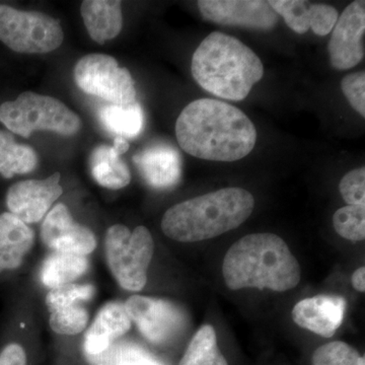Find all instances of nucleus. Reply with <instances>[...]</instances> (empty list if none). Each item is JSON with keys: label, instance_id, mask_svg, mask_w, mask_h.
Returning <instances> with one entry per match:
<instances>
[{"label": "nucleus", "instance_id": "f257e3e1", "mask_svg": "<svg viewBox=\"0 0 365 365\" xmlns=\"http://www.w3.org/2000/svg\"><path fill=\"white\" fill-rule=\"evenodd\" d=\"M176 137L182 150L193 157L235 162L254 150L257 130L242 110L222 101L200 98L178 117Z\"/></svg>", "mask_w": 365, "mask_h": 365}, {"label": "nucleus", "instance_id": "f03ea898", "mask_svg": "<svg viewBox=\"0 0 365 365\" xmlns=\"http://www.w3.org/2000/svg\"><path fill=\"white\" fill-rule=\"evenodd\" d=\"M222 275L232 290L265 288L287 292L299 285V261L277 235L259 232L242 237L225 254Z\"/></svg>", "mask_w": 365, "mask_h": 365}, {"label": "nucleus", "instance_id": "7ed1b4c3", "mask_svg": "<svg viewBox=\"0 0 365 365\" xmlns=\"http://www.w3.org/2000/svg\"><path fill=\"white\" fill-rule=\"evenodd\" d=\"M191 71L208 93L225 100L242 101L263 78L264 66L258 55L241 41L213 32L194 52Z\"/></svg>", "mask_w": 365, "mask_h": 365}, {"label": "nucleus", "instance_id": "20e7f679", "mask_svg": "<svg viewBox=\"0 0 365 365\" xmlns=\"http://www.w3.org/2000/svg\"><path fill=\"white\" fill-rule=\"evenodd\" d=\"M254 196L242 188H225L176 204L163 215L162 230L170 239L196 242L213 239L246 222Z\"/></svg>", "mask_w": 365, "mask_h": 365}, {"label": "nucleus", "instance_id": "39448f33", "mask_svg": "<svg viewBox=\"0 0 365 365\" xmlns=\"http://www.w3.org/2000/svg\"><path fill=\"white\" fill-rule=\"evenodd\" d=\"M0 122L11 133L28 138L35 131L74 136L81 131V118L61 101L33 91L21 93L0 106Z\"/></svg>", "mask_w": 365, "mask_h": 365}, {"label": "nucleus", "instance_id": "423d86ee", "mask_svg": "<svg viewBox=\"0 0 365 365\" xmlns=\"http://www.w3.org/2000/svg\"><path fill=\"white\" fill-rule=\"evenodd\" d=\"M105 245L110 270L120 287L129 292L143 289L155 251L150 230L139 225L131 232L115 225L108 230Z\"/></svg>", "mask_w": 365, "mask_h": 365}, {"label": "nucleus", "instance_id": "0eeeda50", "mask_svg": "<svg viewBox=\"0 0 365 365\" xmlns=\"http://www.w3.org/2000/svg\"><path fill=\"white\" fill-rule=\"evenodd\" d=\"M64 40L59 21L40 11H25L0 4V41L21 54H46Z\"/></svg>", "mask_w": 365, "mask_h": 365}, {"label": "nucleus", "instance_id": "6e6552de", "mask_svg": "<svg viewBox=\"0 0 365 365\" xmlns=\"http://www.w3.org/2000/svg\"><path fill=\"white\" fill-rule=\"evenodd\" d=\"M74 81L81 91L111 103L125 106L136 102L135 83L127 68L119 67L110 55L93 53L79 59Z\"/></svg>", "mask_w": 365, "mask_h": 365}, {"label": "nucleus", "instance_id": "1a4fd4ad", "mask_svg": "<svg viewBox=\"0 0 365 365\" xmlns=\"http://www.w3.org/2000/svg\"><path fill=\"white\" fill-rule=\"evenodd\" d=\"M139 332L153 344H163L181 330V309L168 300L133 295L124 304Z\"/></svg>", "mask_w": 365, "mask_h": 365}, {"label": "nucleus", "instance_id": "9d476101", "mask_svg": "<svg viewBox=\"0 0 365 365\" xmlns=\"http://www.w3.org/2000/svg\"><path fill=\"white\" fill-rule=\"evenodd\" d=\"M365 2L353 1L338 18L329 41L331 64L337 71L359 66L364 58Z\"/></svg>", "mask_w": 365, "mask_h": 365}, {"label": "nucleus", "instance_id": "9b49d317", "mask_svg": "<svg viewBox=\"0 0 365 365\" xmlns=\"http://www.w3.org/2000/svg\"><path fill=\"white\" fill-rule=\"evenodd\" d=\"M197 4L203 18L217 25L269 31L278 23V14L263 0H200Z\"/></svg>", "mask_w": 365, "mask_h": 365}, {"label": "nucleus", "instance_id": "f8f14e48", "mask_svg": "<svg viewBox=\"0 0 365 365\" xmlns=\"http://www.w3.org/2000/svg\"><path fill=\"white\" fill-rule=\"evenodd\" d=\"M43 242L58 253L86 256L95 251L97 240L90 228L74 222L71 211L59 203L49 211L41 227Z\"/></svg>", "mask_w": 365, "mask_h": 365}, {"label": "nucleus", "instance_id": "ddd939ff", "mask_svg": "<svg viewBox=\"0 0 365 365\" xmlns=\"http://www.w3.org/2000/svg\"><path fill=\"white\" fill-rule=\"evenodd\" d=\"M59 182L60 174L55 173L47 179L16 182L6 194L9 212L26 225L40 222L63 193Z\"/></svg>", "mask_w": 365, "mask_h": 365}, {"label": "nucleus", "instance_id": "4468645a", "mask_svg": "<svg viewBox=\"0 0 365 365\" xmlns=\"http://www.w3.org/2000/svg\"><path fill=\"white\" fill-rule=\"evenodd\" d=\"M346 300L336 295H317L300 300L292 309V319L300 328L331 338L344 321Z\"/></svg>", "mask_w": 365, "mask_h": 365}, {"label": "nucleus", "instance_id": "2eb2a0df", "mask_svg": "<svg viewBox=\"0 0 365 365\" xmlns=\"http://www.w3.org/2000/svg\"><path fill=\"white\" fill-rule=\"evenodd\" d=\"M268 4L288 28L300 35L309 30L319 37L329 35L339 18L337 9L329 4H312L304 0H270Z\"/></svg>", "mask_w": 365, "mask_h": 365}, {"label": "nucleus", "instance_id": "dca6fc26", "mask_svg": "<svg viewBox=\"0 0 365 365\" xmlns=\"http://www.w3.org/2000/svg\"><path fill=\"white\" fill-rule=\"evenodd\" d=\"M133 162L144 181L153 188H172L181 180V155L169 144H153L137 153Z\"/></svg>", "mask_w": 365, "mask_h": 365}, {"label": "nucleus", "instance_id": "f3484780", "mask_svg": "<svg viewBox=\"0 0 365 365\" xmlns=\"http://www.w3.org/2000/svg\"><path fill=\"white\" fill-rule=\"evenodd\" d=\"M131 323L124 304L112 302L105 304L86 333L83 353L93 355L104 351L130 330Z\"/></svg>", "mask_w": 365, "mask_h": 365}, {"label": "nucleus", "instance_id": "a211bd4d", "mask_svg": "<svg viewBox=\"0 0 365 365\" xmlns=\"http://www.w3.org/2000/svg\"><path fill=\"white\" fill-rule=\"evenodd\" d=\"M34 240L33 230L26 223L11 212L0 215V273L20 267Z\"/></svg>", "mask_w": 365, "mask_h": 365}, {"label": "nucleus", "instance_id": "6ab92c4d", "mask_svg": "<svg viewBox=\"0 0 365 365\" xmlns=\"http://www.w3.org/2000/svg\"><path fill=\"white\" fill-rule=\"evenodd\" d=\"M81 14L91 39L98 44L116 38L123 26L121 1L118 0H86Z\"/></svg>", "mask_w": 365, "mask_h": 365}, {"label": "nucleus", "instance_id": "aec40b11", "mask_svg": "<svg viewBox=\"0 0 365 365\" xmlns=\"http://www.w3.org/2000/svg\"><path fill=\"white\" fill-rule=\"evenodd\" d=\"M90 168L93 180L104 188L119 190L131 182L129 168L112 146H97L91 153Z\"/></svg>", "mask_w": 365, "mask_h": 365}, {"label": "nucleus", "instance_id": "412c9836", "mask_svg": "<svg viewBox=\"0 0 365 365\" xmlns=\"http://www.w3.org/2000/svg\"><path fill=\"white\" fill-rule=\"evenodd\" d=\"M88 266L86 256L54 252L43 262L41 280L51 289L63 287L83 276Z\"/></svg>", "mask_w": 365, "mask_h": 365}, {"label": "nucleus", "instance_id": "4be33fe9", "mask_svg": "<svg viewBox=\"0 0 365 365\" xmlns=\"http://www.w3.org/2000/svg\"><path fill=\"white\" fill-rule=\"evenodd\" d=\"M38 155L26 144L18 143L11 132L0 130V175L11 179L29 174L37 168Z\"/></svg>", "mask_w": 365, "mask_h": 365}, {"label": "nucleus", "instance_id": "5701e85b", "mask_svg": "<svg viewBox=\"0 0 365 365\" xmlns=\"http://www.w3.org/2000/svg\"><path fill=\"white\" fill-rule=\"evenodd\" d=\"M98 120L108 131L125 139L134 138L143 130V110L138 102L105 106L98 111Z\"/></svg>", "mask_w": 365, "mask_h": 365}, {"label": "nucleus", "instance_id": "b1692460", "mask_svg": "<svg viewBox=\"0 0 365 365\" xmlns=\"http://www.w3.org/2000/svg\"><path fill=\"white\" fill-rule=\"evenodd\" d=\"M85 357L90 365H162L148 350L127 340L114 341L104 351Z\"/></svg>", "mask_w": 365, "mask_h": 365}, {"label": "nucleus", "instance_id": "393cba45", "mask_svg": "<svg viewBox=\"0 0 365 365\" xmlns=\"http://www.w3.org/2000/svg\"><path fill=\"white\" fill-rule=\"evenodd\" d=\"M179 365H228L220 352L215 328L203 325L190 341Z\"/></svg>", "mask_w": 365, "mask_h": 365}, {"label": "nucleus", "instance_id": "a878e982", "mask_svg": "<svg viewBox=\"0 0 365 365\" xmlns=\"http://www.w3.org/2000/svg\"><path fill=\"white\" fill-rule=\"evenodd\" d=\"M336 232L348 241L365 239V205H347L338 209L333 216Z\"/></svg>", "mask_w": 365, "mask_h": 365}, {"label": "nucleus", "instance_id": "bb28decb", "mask_svg": "<svg viewBox=\"0 0 365 365\" xmlns=\"http://www.w3.org/2000/svg\"><path fill=\"white\" fill-rule=\"evenodd\" d=\"M312 365H365V359L347 343L334 341L317 348Z\"/></svg>", "mask_w": 365, "mask_h": 365}, {"label": "nucleus", "instance_id": "cd10ccee", "mask_svg": "<svg viewBox=\"0 0 365 365\" xmlns=\"http://www.w3.org/2000/svg\"><path fill=\"white\" fill-rule=\"evenodd\" d=\"M88 313L81 304L61 307L50 313V326L60 335H76L85 330Z\"/></svg>", "mask_w": 365, "mask_h": 365}, {"label": "nucleus", "instance_id": "c85d7f7f", "mask_svg": "<svg viewBox=\"0 0 365 365\" xmlns=\"http://www.w3.org/2000/svg\"><path fill=\"white\" fill-rule=\"evenodd\" d=\"M95 292V287L93 285L69 283L63 287L53 288L50 290L46 297V306L50 313H52L61 307L90 300L93 299Z\"/></svg>", "mask_w": 365, "mask_h": 365}, {"label": "nucleus", "instance_id": "c756f323", "mask_svg": "<svg viewBox=\"0 0 365 365\" xmlns=\"http://www.w3.org/2000/svg\"><path fill=\"white\" fill-rule=\"evenodd\" d=\"M341 196L348 205H365V169L352 170L339 184Z\"/></svg>", "mask_w": 365, "mask_h": 365}, {"label": "nucleus", "instance_id": "7c9ffc66", "mask_svg": "<svg viewBox=\"0 0 365 365\" xmlns=\"http://www.w3.org/2000/svg\"><path fill=\"white\" fill-rule=\"evenodd\" d=\"M341 88L353 109L365 117V72H355L345 76L341 81Z\"/></svg>", "mask_w": 365, "mask_h": 365}, {"label": "nucleus", "instance_id": "2f4dec72", "mask_svg": "<svg viewBox=\"0 0 365 365\" xmlns=\"http://www.w3.org/2000/svg\"><path fill=\"white\" fill-rule=\"evenodd\" d=\"M0 365H26L25 350L21 345H7L0 353Z\"/></svg>", "mask_w": 365, "mask_h": 365}, {"label": "nucleus", "instance_id": "473e14b6", "mask_svg": "<svg viewBox=\"0 0 365 365\" xmlns=\"http://www.w3.org/2000/svg\"><path fill=\"white\" fill-rule=\"evenodd\" d=\"M352 287L359 292H365V267H360L353 273Z\"/></svg>", "mask_w": 365, "mask_h": 365}, {"label": "nucleus", "instance_id": "72a5a7b5", "mask_svg": "<svg viewBox=\"0 0 365 365\" xmlns=\"http://www.w3.org/2000/svg\"><path fill=\"white\" fill-rule=\"evenodd\" d=\"M112 148L116 151L117 155L121 157L122 155L128 151L130 144L124 137L116 136L115 137L114 144H113Z\"/></svg>", "mask_w": 365, "mask_h": 365}]
</instances>
